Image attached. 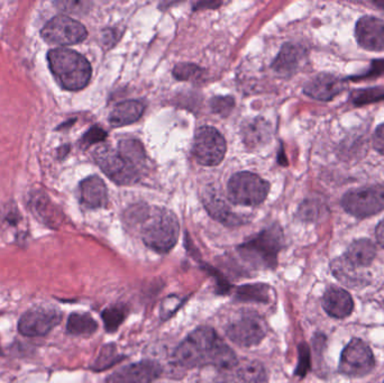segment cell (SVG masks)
Masks as SVG:
<instances>
[{
  "label": "cell",
  "mask_w": 384,
  "mask_h": 383,
  "mask_svg": "<svg viewBox=\"0 0 384 383\" xmlns=\"http://www.w3.org/2000/svg\"><path fill=\"white\" fill-rule=\"evenodd\" d=\"M173 357L183 367L214 365L219 370L229 367L237 360L233 350L210 327H199L191 333L177 346Z\"/></svg>",
  "instance_id": "cell-1"
},
{
  "label": "cell",
  "mask_w": 384,
  "mask_h": 383,
  "mask_svg": "<svg viewBox=\"0 0 384 383\" xmlns=\"http://www.w3.org/2000/svg\"><path fill=\"white\" fill-rule=\"evenodd\" d=\"M52 74L65 90H81L90 82L92 65L78 52L70 49L51 50L48 55Z\"/></svg>",
  "instance_id": "cell-2"
},
{
  "label": "cell",
  "mask_w": 384,
  "mask_h": 383,
  "mask_svg": "<svg viewBox=\"0 0 384 383\" xmlns=\"http://www.w3.org/2000/svg\"><path fill=\"white\" fill-rule=\"evenodd\" d=\"M282 246V230L273 225L239 245L237 251L246 263L256 269H274Z\"/></svg>",
  "instance_id": "cell-3"
},
{
  "label": "cell",
  "mask_w": 384,
  "mask_h": 383,
  "mask_svg": "<svg viewBox=\"0 0 384 383\" xmlns=\"http://www.w3.org/2000/svg\"><path fill=\"white\" fill-rule=\"evenodd\" d=\"M146 216L142 226L143 242L159 253L171 251L180 235V226L175 213L158 208Z\"/></svg>",
  "instance_id": "cell-4"
},
{
  "label": "cell",
  "mask_w": 384,
  "mask_h": 383,
  "mask_svg": "<svg viewBox=\"0 0 384 383\" xmlns=\"http://www.w3.org/2000/svg\"><path fill=\"white\" fill-rule=\"evenodd\" d=\"M231 203L241 206H258L269 194L270 184L252 172H239L227 184Z\"/></svg>",
  "instance_id": "cell-5"
},
{
  "label": "cell",
  "mask_w": 384,
  "mask_h": 383,
  "mask_svg": "<svg viewBox=\"0 0 384 383\" xmlns=\"http://www.w3.org/2000/svg\"><path fill=\"white\" fill-rule=\"evenodd\" d=\"M375 367L371 348L360 338H353L345 346L339 360V371L349 378H362Z\"/></svg>",
  "instance_id": "cell-6"
},
{
  "label": "cell",
  "mask_w": 384,
  "mask_h": 383,
  "mask_svg": "<svg viewBox=\"0 0 384 383\" xmlns=\"http://www.w3.org/2000/svg\"><path fill=\"white\" fill-rule=\"evenodd\" d=\"M341 206L352 216L358 218L373 216L384 211V184L349 192L341 199Z\"/></svg>",
  "instance_id": "cell-7"
},
{
  "label": "cell",
  "mask_w": 384,
  "mask_h": 383,
  "mask_svg": "<svg viewBox=\"0 0 384 383\" xmlns=\"http://www.w3.org/2000/svg\"><path fill=\"white\" fill-rule=\"evenodd\" d=\"M227 338L237 345L251 348L265 338L268 325L262 316L248 311L233 319L225 328Z\"/></svg>",
  "instance_id": "cell-8"
},
{
  "label": "cell",
  "mask_w": 384,
  "mask_h": 383,
  "mask_svg": "<svg viewBox=\"0 0 384 383\" xmlns=\"http://www.w3.org/2000/svg\"><path fill=\"white\" fill-rule=\"evenodd\" d=\"M94 157L106 176L116 184L128 186L135 184L140 178L136 167L127 162L121 154L111 149V146H98L94 150Z\"/></svg>",
  "instance_id": "cell-9"
},
{
  "label": "cell",
  "mask_w": 384,
  "mask_h": 383,
  "mask_svg": "<svg viewBox=\"0 0 384 383\" xmlns=\"http://www.w3.org/2000/svg\"><path fill=\"white\" fill-rule=\"evenodd\" d=\"M225 138L216 128L204 126L196 132L192 153L200 165L214 167L219 165L225 157Z\"/></svg>",
  "instance_id": "cell-10"
},
{
  "label": "cell",
  "mask_w": 384,
  "mask_h": 383,
  "mask_svg": "<svg viewBox=\"0 0 384 383\" xmlns=\"http://www.w3.org/2000/svg\"><path fill=\"white\" fill-rule=\"evenodd\" d=\"M42 38L54 45H72L86 40L84 25L67 16H57L46 23L42 30Z\"/></svg>",
  "instance_id": "cell-11"
},
{
  "label": "cell",
  "mask_w": 384,
  "mask_h": 383,
  "mask_svg": "<svg viewBox=\"0 0 384 383\" xmlns=\"http://www.w3.org/2000/svg\"><path fill=\"white\" fill-rule=\"evenodd\" d=\"M268 372L260 362L237 359L229 367L221 370L219 383H266Z\"/></svg>",
  "instance_id": "cell-12"
},
{
  "label": "cell",
  "mask_w": 384,
  "mask_h": 383,
  "mask_svg": "<svg viewBox=\"0 0 384 383\" xmlns=\"http://www.w3.org/2000/svg\"><path fill=\"white\" fill-rule=\"evenodd\" d=\"M61 313L55 309L27 311L18 323L19 333L25 336H44L61 321Z\"/></svg>",
  "instance_id": "cell-13"
},
{
  "label": "cell",
  "mask_w": 384,
  "mask_h": 383,
  "mask_svg": "<svg viewBox=\"0 0 384 383\" xmlns=\"http://www.w3.org/2000/svg\"><path fill=\"white\" fill-rule=\"evenodd\" d=\"M161 373L158 362L146 360L121 367L108 377L106 383H152Z\"/></svg>",
  "instance_id": "cell-14"
},
{
  "label": "cell",
  "mask_w": 384,
  "mask_h": 383,
  "mask_svg": "<svg viewBox=\"0 0 384 383\" xmlns=\"http://www.w3.org/2000/svg\"><path fill=\"white\" fill-rule=\"evenodd\" d=\"M355 35L363 49L384 51V21L373 16H364L358 21Z\"/></svg>",
  "instance_id": "cell-15"
},
{
  "label": "cell",
  "mask_w": 384,
  "mask_h": 383,
  "mask_svg": "<svg viewBox=\"0 0 384 383\" xmlns=\"http://www.w3.org/2000/svg\"><path fill=\"white\" fill-rule=\"evenodd\" d=\"M324 311L336 319H344L353 313L354 301L349 292L339 287H329L322 302Z\"/></svg>",
  "instance_id": "cell-16"
},
{
  "label": "cell",
  "mask_w": 384,
  "mask_h": 383,
  "mask_svg": "<svg viewBox=\"0 0 384 383\" xmlns=\"http://www.w3.org/2000/svg\"><path fill=\"white\" fill-rule=\"evenodd\" d=\"M344 89V82L333 74L322 73L312 79L305 86L304 91L307 96L317 100H331L339 95Z\"/></svg>",
  "instance_id": "cell-17"
},
{
  "label": "cell",
  "mask_w": 384,
  "mask_h": 383,
  "mask_svg": "<svg viewBox=\"0 0 384 383\" xmlns=\"http://www.w3.org/2000/svg\"><path fill=\"white\" fill-rule=\"evenodd\" d=\"M81 201L89 208L105 207L108 203L107 187L97 176L89 177L80 184Z\"/></svg>",
  "instance_id": "cell-18"
},
{
  "label": "cell",
  "mask_w": 384,
  "mask_h": 383,
  "mask_svg": "<svg viewBox=\"0 0 384 383\" xmlns=\"http://www.w3.org/2000/svg\"><path fill=\"white\" fill-rule=\"evenodd\" d=\"M331 270L334 277L345 286L358 288L368 284V279L358 272V267L353 265L344 255L331 262Z\"/></svg>",
  "instance_id": "cell-19"
},
{
  "label": "cell",
  "mask_w": 384,
  "mask_h": 383,
  "mask_svg": "<svg viewBox=\"0 0 384 383\" xmlns=\"http://www.w3.org/2000/svg\"><path fill=\"white\" fill-rule=\"evenodd\" d=\"M146 106L137 100H127L116 106L109 117V123L114 127H123L137 122L144 113Z\"/></svg>",
  "instance_id": "cell-20"
},
{
  "label": "cell",
  "mask_w": 384,
  "mask_h": 383,
  "mask_svg": "<svg viewBox=\"0 0 384 383\" xmlns=\"http://www.w3.org/2000/svg\"><path fill=\"white\" fill-rule=\"evenodd\" d=\"M344 257L355 267H368L375 259L376 248L372 240L362 238L349 246Z\"/></svg>",
  "instance_id": "cell-21"
},
{
  "label": "cell",
  "mask_w": 384,
  "mask_h": 383,
  "mask_svg": "<svg viewBox=\"0 0 384 383\" xmlns=\"http://www.w3.org/2000/svg\"><path fill=\"white\" fill-rule=\"evenodd\" d=\"M243 140L250 148H258L268 143L271 136L269 123L263 118H256L243 126Z\"/></svg>",
  "instance_id": "cell-22"
},
{
  "label": "cell",
  "mask_w": 384,
  "mask_h": 383,
  "mask_svg": "<svg viewBox=\"0 0 384 383\" xmlns=\"http://www.w3.org/2000/svg\"><path fill=\"white\" fill-rule=\"evenodd\" d=\"M304 57V50L293 44H285L280 51L277 59L274 60V70L282 74H291L299 67L301 59Z\"/></svg>",
  "instance_id": "cell-23"
},
{
  "label": "cell",
  "mask_w": 384,
  "mask_h": 383,
  "mask_svg": "<svg viewBox=\"0 0 384 383\" xmlns=\"http://www.w3.org/2000/svg\"><path fill=\"white\" fill-rule=\"evenodd\" d=\"M235 299L243 302L269 304L272 300V289L264 284H244L236 289Z\"/></svg>",
  "instance_id": "cell-24"
},
{
  "label": "cell",
  "mask_w": 384,
  "mask_h": 383,
  "mask_svg": "<svg viewBox=\"0 0 384 383\" xmlns=\"http://www.w3.org/2000/svg\"><path fill=\"white\" fill-rule=\"evenodd\" d=\"M204 205H206V208H207L208 211L214 218L221 221L223 224L227 225V226H236V225L238 226V225L244 223L243 219L239 218L235 213L229 211L223 200L218 199L212 194H209V197L204 200Z\"/></svg>",
  "instance_id": "cell-25"
},
{
  "label": "cell",
  "mask_w": 384,
  "mask_h": 383,
  "mask_svg": "<svg viewBox=\"0 0 384 383\" xmlns=\"http://www.w3.org/2000/svg\"><path fill=\"white\" fill-rule=\"evenodd\" d=\"M97 328V321L88 313H72L67 319V333L75 336H88L94 334Z\"/></svg>",
  "instance_id": "cell-26"
},
{
  "label": "cell",
  "mask_w": 384,
  "mask_h": 383,
  "mask_svg": "<svg viewBox=\"0 0 384 383\" xmlns=\"http://www.w3.org/2000/svg\"><path fill=\"white\" fill-rule=\"evenodd\" d=\"M119 153L121 157L138 170L140 165L146 161V151L138 140H124L119 142Z\"/></svg>",
  "instance_id": "cell-27"
},
{
  "label": "cell",
  "mask_w": 384,
  "mask_h": 383,
  "mask_svg": "<svg viewBox=\"0 0 384 383\" xmlns=\"http://www.w3.org/2000/svg\"><path fill=\"white\" fill-rule=\"evenodd\" d=\"M127 313H128V309L124 304H115L106 308L102 313L106 331L108 333L116 332L126 318Z\"/></svg>",
  "instance_id": "cell-28"
},
{
  "label": "cell",
  "mask_w": 384,
  "mask_h": 383,
  "mask_svg": "<svg viewBox=\"0 0 384 383\" xmlns=\"http://www.w3.org/2000/svg\"><path fill=\"white\" fill-rule=\"evenodd\" d=\"M124 359L125 356H121V354H119L114 344H108V345L102 348L97 360L94 361V365H92V370H94V371H105V370L109 369V367H113L114 365Z\"/></svg>",
  "instance_id": "cell-29"
},
{
  "label": "cell",
  "mask_w": 384,
  "mask_h": 383,
  "mask_svg": "<svg viewBox=\"0 0 384 383\" xmlns=\"http://www.w3.org/2000/svg\"><path fill=\"white\" fill-rule=\"evenodd\" d=\"M351 100L355 106H358V107L381 101V100H384V89L378 87V88L354 90L351 94Z\"/></svg>",
  "instance_id": "cell-30"
},
{
  "label": "cell",
  "mask_w": 384,
  "mask_h": 383,
  "mask_svg": "<svg viewBox=\"0 0 384 383\" xmlns=\"http://www.w3.org/2000/svg\"><path fill=\"white\" fill-rule=\"evenodd\" d=\"M173 74L179 80H194L202 76V69L197 67L196 65L182 63V65H177L175 67Z\"/></svg>",
  "instance_id": "cell-31"
},
{
  "label": "cell",
  "mask_w": 384,
  "mask_h": 383,
  "mask_svg": "<svg viewBox=\"0 0 384 383\" xmlns=\"http://www.w3.org/2000/svg\"><path fill=\"white\" fill-rule=\"evenodd\" d=\"M299 359L298 365H297L296 375L304 378L305 375L310 370V350L309 346L306 343H301L298 348Z\"/></svg>",
  "instance_id": "cell-32"
},
{
  "label": "cell",
  "mask_w": 384,
  "mask_h": 383,
  "mask_svg": "<svg viewBox=\"0 0 384 383\" xmlns=\"http://www.w3.org/2000/svg\"><path fill=\"white\" fill-rule=\"evenodd\" d=\"M322 205L314 200H308L300 208L301 218L305 221H316L322 215Z\"/></svg>",
  "instance_id": "cell-33"
},
{
  "label": "cell",
  "mask_w": 384,
  "mask_h": 383,
  "mask_svg": "<svg viewBox=\"0 0 384 383\" xmlns=\"http://www.w3.org/2000/svg\"><path fill=\"white\" fill-rule=\"evenodd\" d=\"M234 106L235 101L231 97H215L212 100V111L221 116H227Z\"/></svg>",
  "instance_id": "cell-34"
},
{
  "label": "cell",
  "mask_w": 384,
  "mask_h": 383,
  "mask_svg": "<svg viewBox=\"0 0 384 383\" xmlns=\"http://www.w3.org/2000/svg\"><path fill=\"white\" fill-rule=\"evenodd\" d=\"M181 304H182V300L177 299V297H173V296L164 300L161 308L162 318H169L170 316H172L177 308L180 307Z\"/></svg>",
  "instance_id": "cell-35"
},
{
  "label": "cell",
  "mask_w": 384,
  "mask_h": 383,
  "mask_svg": "<svg viewBox=\"0 0 384 383\" xmlns=\"http://www.w3.org/2000/svg\"><path fill=\"white\" fill-rule=\"evenodd\" d=\"M106 133L105 131H102L99 127H92V130L87 133L84 136L81 144L84 146L92 145V144L97 143V142H102V140H105Z\"/></svg>",
  "instance_id": "cell-36"
},
{
  "label": "cell",
  "mask_w": 384,
  "mask_h": 383,
  "mask_svg": "<svg viewBox=\"0 0 384 383\" xmlns=\"http://www.w3.org/2000/svg\"><path fill=\"white\" fill-rule=\"evenodd\" d=\"M55 5L59 6L60 9H63V11H69V13H82V11H86L87 6L89 5L88 3H79V1H61V3H57Z\"/></svg>",
  "instance_id": "cell-37"
},
{
  "label": "cell",
  "mask_w": 384,
  "mask_h": 383,
  "mask_svg": "<svg viewBox=\"0 0 384 383\" xmlns=\"http://www.w3.org/2000/svg\"><path fill=\"white\" fill-rule=\"evenodd\" d=\"M374 148L379 153L384 155V124L378 127L373 138Z\"/></svg>",
  "instance_id": "cell-38"
},
{
  "label": "cell",
  "mask_w": 384,
  "mask_h": 383,
  "mask_svg": "<svg viewBox=\"0 0 384 383\" xmlns=\"http://www.w3.org/2000/svg\"><path fill=\"white\" fill-rule=\"evenodd\" d=\"M384 73V60L381 61H375L372 65L371 70L368 71L366 74L364 76L356 77L354 79H362V78H371V77H379L380 74H383Z\"/></svg>",
  "instance_id": "cell-39"
},
{
  "label": "cell",
  "mask_w": 384,
  "mask_h": 383,
  "mask_svg": "<svg viewBox=\"0 0 384 383\" xmlns=\"http://www.w3.org/2000/svg\"><path fill=\"white\" fill-rule=\"evenodd\" d=\"M375 234L378 243L384 248V219L380 221V224L376 227Z\"/></svg>",
  "instance_id": "cell-40"
},
{
  "label": "cell",
  "mask_w": 384,
  "mask_h": 383,
  "mask_svg": "<svg viewBox=\"0 0 384 383\" xmlns=\"http://www.w3.org/2000/svg\"><path fill=\"white\" fill-rule=\"evenodd\" d=\"M374 4L380 9H384V1H374Z\"/></svg>",
  "instance_id": "cell-41"
}]
</instances>
